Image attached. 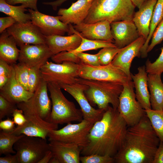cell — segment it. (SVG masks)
Listing matches in <instances>:
<instances>
[{
	"label": "cell",
	"instance_id": "6da1fadb",
	"mask_svg": "<svg viewBox=\"0 0 163 163\" xmlns=\"http://www.w3.org/2000/svg\"><path fill=\"white\" fill-rule=\"evenodd\" d=\"M128 127L118 109L109 106L101 119L90 130L88 144L82 149L81 154L113 157L123 144Z\"/></svg>",
	"mask_w": 163,
	"mask_h": 163
},
{
	"label": "cell",
	"instance_id": "7a4b0ae2",
	"mask_svg": "<svg viewBox=\"0 0 163 163\" xmlns=\"http://www.w3.org/2000/svg\"><path fill=\"white\" fill-rule=\"evenodd\" d=\"M160 141L145 115L128 127L123 144L114 156L117 163H152Z\"/></svg>",
	"mask_w": 163,
	"mask_h": 163
},
{
	"label": "cell",
	"instance_id": "3957f363",
	"mask_svg": "<svg viewBox=\"0 0 163 163\" xmlns=\"http://www.w3.org/2000/svg\"><path fill=\"white\" fill-rule=\"evenodd\" d=\"M135 7L130 0H93L83 22L91 24L106 20L111 23L132 20Z\"/></svg>",
	"mask_w": 163,
	"mask_h": 163
},
{
	"label": "cell",
	"instance_id": "277c9868",
	"mask_svg": "<svg viewBox=\"0 0 163 163\" xmlns=\"http://www.w3.org/2000/svg\"><path fill=\"white\" fill-rule=\"evenodd\" d=\"M78 83L85 85V94L91 106L97 105L101 110H106L111 104L118 109L119 97L123 88V85L117 83L89 80L79 77Z\"/></svg>",
	"mask_w": 163,
	"mask_h": 163
},
{
	"label": "cell",
	"instance_id": "5b68a950",
	"mask_svg": "<svg viewBox=\"0 0 163 163\" xmlns=\"http://www.w3.org/2000/svg\"><path fill=\"white\" fill-rule=\"evenodd\" d=\"M47 87L52 103L49 122L58 125L83 120L81 110L77 108L73 102L66 97L59 85L47 83Z\"/></svg>",
	"mask_w": 163,
	"mask_h": 163
},
{
	"label": "cell",
	"instance_id": "8992f818",
	"mask_svg": "<svg viewBox=\"0 0 163 163\" xmlns=\"http://www.w3.org/2000/svg\"><path fill=\"white\" fill-rule=\"evenodd\" d=\"M95 123L83 119L77 124L69 123L62 129L50 131L48 140L72 143L82 149L88 144V135Z\"/></svg>",
	"mask_w": 163,
	"mask_h": 163
},
{
	"label": "cell",
	"instance_id": "52a82bcc",
	"mask_svg": "<svg viewBox=\"0 0 163 163\" xmlns=\"http://www.w3.org/2000/svg\"><path fill=\"white\" fill-rule=\"evenodd\" d=\"M79 64L64 61L60 63L48 61L41 67L42 79L47 83L71 84L79 77Z\"/></svg>",
	"mask_w": 163,
	"mask_h": 163
},
{
	"label": "cell",
	"instance_id": "ba28073f",
	"mask_svg": "<svg viewBox=\"0 0 163 163\" xmlns=\"http://www.w3.org/2000/svg\"><path fill=\"white\" fill-rule=\"evenodd\" d=\"M123 86V90L119 97L117 109L129 127L138 123L146 113L145 109L136 99L132 80Z\"/></svg>",
	"mask_w": 163,
	"mask_h": 163
},
{
	"label": "cell",
	"instance_id": "9c48e42d",
	"mask_svg": "<svg viewBox=\"0 0 163 163\" xmlns=\"http://www.w3.org/2000/svg\"><path fill=\"white\" fill-rule=\"evenodd\" d=\"M79 65L78 76L82 78L114 82L123 85L132 80L123 71L111 63L97 66L82 62Z\"/></svg>",
	"mask_w": 163,
	"mask_h": 163
},
{
	"label": "cell",
	"instance_id": "30bf717a",
	"mask_svg": "<svg viewBox=\"0 0 163 163\" xmlns=\"http://www.w3.org/2000/svg\"><path fill=\"white\" fill-rule=\"evenodd\" d=\"M19 163H38L49 150L46 139L25 135L14 144Z\"/></svg>",
	"mask_w": 163,
	"mask_h": 163
},
{
	"label": "cell",
	"instance_id": "8fae6325",
	"mask_svg": "<svg viewBox=\"0 0 163 163\" xmlns=\"http://www.w3.org/2000/svg\"><path fill=\"white\" fill-rule=\"evenodd\" d=\"M47 83L42 79L33 96L26 101L17 104L24 114H36L49 122L52 109L48 94Z\"/></svg>",
	"mask_w": 163,
	"mask_h": 163
},
{
	"label": "cell",
	"instance_id": "7c38bea8",
	"mask_svg": "<svg viewBox=\"0 0 163 163\" xmlns=\"http://www.w3.org/2000/svg\"><path fill=\"white\" fill-rule=\"evenodd\" d=\"M6 30L14 37L19 47L24 44L46 43V37L31 21L24 23L16 22Z\"/></svg>",
	"mask_w": 163,
	"mask_h": 163
},
{
	"label": "cell",
	"instance_id": "4fadbf2b",
	"mask_svg": "<svg viewBox=\"0 0 163 163\" xmlns=\"http://www.w3.org/2000/svg\"><path fill=\"white\" fill-rule=\"evenodd\" d=\"M70 94L79 104L82 110L83 119L95 123L102 118L105 110L96 109L91 105L84 93L86 88L85 85L78 82L71 84L59 85Z\"/></svg>",
	"mask_w": 163,
	"mask_h": 163
},
{
	"label": "cell",
	"instance_id": "5bb4252c",
	"mask_svg": "<svg viewBox=\"0 0 163 163\" xmlns=\"http://www.w3.org/2000/svg\"><path fill=\"white\" fill-rule=\"evenodd\" d=\"M30 15L31 21L37 26L46 37L53 35L63 36L66 33L69 35L70 24L64 23L59 19V16H54L28 9Z\"/></svg>",
	"mask_w": 163,
	"mask_h": 163
},
{
	"label": "cell",
	"instance_id": "9a60e30c",
	"mask_svg": "<svg viewBox=\"0 0 163 163\" xmlns=\"http://www.w3.org/2000/svg\"><path fill=\"white\" fill-rule=\"evenodd\" d=\"M27 121L21 126H17L10 133L39 137L46 139L49 132L57 129L58 124L46 121L36 114H24Z\"/></svg>",
	"mask_w": 163,
	"mask_h": 163
},
{
	"label": "cell",
	"instance_id": "2e32d148",
	"mask_svg": "<svg viewBox=\"0 0 163 163\" xmlns=\"http://www.w3.org/2000/svg\"><path fill=\"white\" fill-rule=\"evenodd\" d=\"M20 47L18 61L29 68L45 64L53 55L46 43L24 44Z\"/></svg>",
	"mask_w": 163,
	"mask_h": 163
},
{
	"label": "cell",
	"instance_id": "e0dca14e",
	"mask_svg": "<svg viewBox=\"0 0 163 163\" xmlns=\"http://www.w3.org/2000/svg\"><path fill=\"white\" fill-rule=\"evenodd\" d=\"M110 25L114 43L118 48L129 45L140 37L132 20L113 22Z\"/></svg>",
	"mask_w": 163,
	"mask_h": 163
},
{
	"label": "cell",
	"instance_id": "ac0fdd59",
	"mask_svg": "<svg viewBox=\"0 0 163 163\" xmlns=\"http://www.w3.org/2000/svg\"><path fill=\"white\" fill-rule=\"evenodd\" d=\"M146 40L141 36L131 44L122 48L111 63L123 71L132 79L130 72L132 62L135 57L141 56L140 50Z\"/></svg>",
	"mask_w": 163,
	"mask_h": 163
},
{
	"label": "cell",
	"instance_id": "d6986e66",
	"mask_svg": "<svg viewBox=\"0 0 163 163\" xmlns=\"http://www.w3.org/2000/svg\"><path fill=\"white\" fill-rule=\"evenodd\" d=\"M110 24L108 21L104 20L91 24L82 22L73 27L76 30L85 38L92 40L107 41L114 43Z\"/></svg>",
	"mask_w": 163,
	"mask_h": 163
},
{
	"label": "cell",
	"instance_id": "ffe728a7",
	"mask_svg": "<svg viewBox=\"0 0 163 163\" xmlns=\"http://www.w3.org/2000/svg\"><path fill=\"white\" fill-rule=\"evenodd\" d=\"M69 36L53 35L46 37V43L53 55L62 51H71L80 45L82 39L79 33L71 24Z\"/></svg>",
	"mask_w": 163,
	"mask_h": 163
},
{
	"label": "cell",
	"instance_id": "44dd1931",
	"mask_svg": "<svg viewBox=\"0 0 163 163\" xmlns=\"http://www.w3.org/2000/svg\"><path fill=\"white\" fill-rule=\"evenodd\" d=\"M93 0H78L68 8H61L57 14L59 20L66 24L77 25L83 22L87 16Z\"/></svg>",
	"mask_w": 163,
	"mask_h": 163
},
{
	"label": "cell",
	"instance_id": "7402d4cb",
	"mask_svg": "<svg viewBox=\"0 0 163 163\" xmlns=\"http://www.w3.org/2000/svg\"><path fill=\"white\" fill-rule=\"evenodd\" d=\"M49 149L60 163H79L82 149L77 145L58 141H50Z\"/></svg>",
	"mask_w": 163,
	"mask_h": 163
},
{
	"label": "cell",
	"instance_id": "603a6c76",
	"mask_svg": "<svg viewBox=\"0 0 163 163\" xmlns=\"http://www.w3.org/2000/svg\"><path fill=\"white\" fill-rule=\"evenodd\" d=\"M34 93L25 89L17 81L13 67L11 77L0 89V94L11 103L16 105L27 101L33 96Z\"/></svg>",
	"mask_w": 163,
	"mask_h": 163
},
{
	"label": "cell",
	"instance_id": "cb8c5ba5",
	"mask_svg": "<svg viewBox=\"0 0 163 163\" xmlns=\"http://www.w3.org/2000/svg\"><path fill=\"white\" fill-rule=\"evenodd\" d=\"M157 0H147L135 12L132 20L136 25L140 36L146 40L150 32V22L155 5Z\"/></svg>",
	"mask_w": 163,
	"mask_h": 163
},
{
	"label": "cell",
	"instance_id": "d4e9b609",
	"mask_svg": "<svg viewBox=\"0 0 163 163\" xmlns=\"http://www.w3.org/2000/svg\"><path fill=\"white\" fill-rule=\"evenodd\" d=\"M137 73L131 75L135 88L136 99L145 110L152 109L148 90V73L145 66L139 67Z\"/></svg>",
	"mask_w": 163,
	"mask_h": 163
},
{
	"label": "cell",
	"instance_id": "484cf974",
	"mask_svg": "<svg viewBox=\"0 0 163 163\" xmlns=\"http://www.w3.org/2000/svg\"><path fill=\"white\" fill-rule=\"evenodd\" d=\"M17 46L14 37L4 31L0 36V59L11 65L16 63L20 52Z\"/></svg>",
	"mask_w": 163,
	"mask_h": 163
},
{
	"label": "cell",
	"instance_id": "4316f807",
	"mask_svg": "<svg viewBox=\"0 0 163 163\" xmlns=\"http://www.w3.org/2000/svg\"><path fill=\"white\" fill-rule=\"evenodd\" d=\"M161 76L160 74H148V85L152 109L163 111V82Z\"/></svg>",
	"mask_w": 163,
	"mask_h": 163
},
{
	"label": "cell",
	"instance_id": "83f0119b",
	"mask_svg": "<svg viewBox=\"0 0 163 163\" xmlns=\"http://www.w3.org/2000/svg\"><path fill=\"white\" fill-rule=\"evenodd\" d=\"M25 5L21 4L15 6L7 3L5 0H0V11L14 18L17 22L24 23L31 21L30 13L26 14L27 10Z\"/></svg>",
	"mask_w": 163,
	"mask_h": 163
},
{
	"label": "cell",
	"instance_id": "f1b7e54d",
	"mask_svg": "<svg viewBox=\"0 0 163 163\" xmlns=\"http://www.w3.org/2000/svg\"><path fill=\"white\" fill-rule=\"evenodd\" d=\"M163 0H157L154 9L150 26V32L145 42L140 50L141 56L146 58L149 43L156 28L163 19Z\"/></svg>",
	"mask_w": 163,
	"mask_h": 163
},
{
	"label": "cell",
	"instance_id": "f546056e",
	"mask_svg": "<svg viewBox=\"0 0 163 163\" xmlns=\"http://www.w3.org/2000/svg\"><path fill=\"white\" fill-rule=\"evenodd\" d=\"M24 136V134L16 135L5 132H0V155L9 154H15L14 149L15 143Z\"/></svg>",
	"mask_w": 163,
	"mask_h": 163
},
{
	"label": "cell",
	"instance_id": "4dcf8cb0",
	"mask_svg": "<svg viewBox=\"0 0 163 163\" xmlns=\"http://www.w3.org/2000/svg\"><path fill=\"white\" fill-rule=\"evenodd\" d=\"M80 35L82 39L81 43L76 49L71 51L73 53L106 47H117L113 42L103 40L88 39L83 37L80 34Z\"/></svg>",
	"mask_w": 163,
	"mask_h": 163
},
{
	"label": "cell",
	"instance_id": "1f68e13d",
	"mask_svg": "<svg viewBox=\"0 0 163 163\" xmlns=\"http://www.w3.org/2000/svg\"><path fill=\"white\" fill-rule=\"evenodd\" d=\"M145 110L146 115L160 142L163 143V111L152 109Z\"/></svg>",
	"mask_w": 163,
	"mask_h": 163
},
{
	"label": "cell",
	"instance_id": "d6a6232c",
	"mask_svg": "<svg viewBox=\"0 0 163 163\" xmlns=\"http://www.w3.org/2000/svg\"><path fill=\"white\" fill-rule=\"evenodd\" d=\"M43 64L30 68L27 84L28 91L34 93L39 85L42 79L40 68Z\"/></svg>",
	"mask_w": 163,
	"mask_h": 163
},
{
	"label": "cell",
	"instance_id": "836d02e7",
	"mask_svg": "<svg viewBox=\"0 0 163 163\" xmlns=\"http://www.w3.org/2000/svg\"><path fill=\"white\" fill-rule=\"evenodd\" d=\"M12 66L17 80L25 89L28 90L27 84L30 68L19 62L14 64Z\"/></svg>",
	"mask_w": 163,
	"mask_h": 163
},
{
	"label": "cell",
	"instance_id": "e575fe53",
	"mask_svg": "<svg viewBox=\"0 0 163 163\" xmlns=\"http://www.w3.org/2000/svg\"><path fill=\"white\" fill-rule=\"evenodd\" d=\"M121 49L117 47H106L103 48L98 53L100 65H106L110 63Z\"/></svg>",
	"mask_w": 163,
	"mask_h": 163
},
{
	"label": "cell",
	"instance_id": "d590c367",
	"mask_svg": "<svg viewBox=\"0 0 163 163\" xmlns=\"http://www.w3.org/2000/svg\"><path fill=\"white\" fill-rule=\"evenodd\" d=\"M161 49V54L155 62H152L149 59L146 61L145 66L148 74L161 75L163 72V47Z\"/></svg>",
	"mask_w": 163,
	"mask_h": 163
},
{
	"label": "cell",
	"instance_id": "8d00e7d4",
	"mask_svg": "<svg viewBox=\"0 0 163 163\" xmlns=\"http://www.w3.org/2000/svg\"><path fill=\"white\" fill-rule=\"evenodd\" d=\"M82 163H112L114 162L113 157L109 155H101L97 154L80 157Z\"/></svg>",
	"mask_w": 163,
	"mask_h": 163
},
{
	"label": "cell",
	"instance_id": "74e56055",
	"mask_svg": "<svg viewBox=\"0 0 163 163\" xmlns=\"http://www.w3.org/2000/svg\"><path fill=\"white\" fill-rule=\"evenodd\" d=\"M51 58L53 62L57 63L64 61L71 62L77 64L81 62L76 54L71 51H62L53 55Z\"/></svg>",
	"mask_w": 163,
	"mask_h": 163
},
{
	"label": "cell",
	"instance_id": "f35d334b",
	"mask_svg": "<svg viewBox=\"0 0 163 163\" xmlns=\"http://www.w3.org/2000/svg\"><path fill=\"white\" fill-rule=\"evenodd\" d=\"M13 68L12 65L0 59V89L4 86L11 77Z\"/></svg>",
	"mask_w": 163,
	"mask_h": 163
},
{
	"label": "cell",
	"instance_id": "ab89813d",
	"mask_svg": "<svg viewBox=\"0 0 163 163\" xmlns=\"http://www.w3.org/2000/svg\"><path fill=\"white\" fill-rule=\"evenodd\" d=\"M17 108L16 105L11 103L0 94V120L12 115L14 110Z\"/></svg>",
	"mask_w": 163,
	"mask_h": 163
},
{
	"label": "cell",
	"instance_id": "60d3db41",
	"mask_svg": "<svg viewBox=\"0 0 163 163\" xmlns=\"http://www.w3.org/2000/svg\"><path fill=\"white\" fill-rule=\"evenodd\" d=\"M151 39V43L147 48L148 53L151 51L156 45L160 43L163 40V19L156 28Z\"/></svg>",
	"mask_w": 163,
	"mask_h": 163
},
{
	"label": "cell",
	"instance_id": "b9f144b4",
	"mask_svg": "<svg viewBox=\"0 0 163 163\" xmlns=\"http://www.w3.org/2000/svg\"><path fill=\"white\" fill-rule=\"evenodd\" d=\"M76 54L81 61L83 62L88 65L97 66L100 65L98 53L95 54H91L83 52L74 53Z\"/></svg>",
	"mask_w": 163,
	"mask_h": 163
},
{
	"label": "cell",
	"instance_id": "7bdbcfd3",
	"mask_svg": "<svg viewBox=\"0 0 163 163\" xmlns=\"http://www.w3.org/2000/svg\"><path fill=\"white\" fill-rule=\"evenodd\" d=\"M38 0H7L6 2L11 5L21 4L25 6L26 8L37 10V3Z\"/></svg>",
	"mask_w": 163,
	"mask_h": 163
},
{
	"label": "cell",
	"instance_id": "ee69618b",
	"mask_svg": "<svg viewBox=\"0 0 163 163\" xmlns=\"http://www.w3.org/2000/svg\"><path fill=\"white\" fill-rule=\"evenodd\" d=\"M12 115L13 121L17 126L22 125L27 121L23 110L18 108L14 110Z\"/></svg>",
	"mask_w": 163,
	"mask_h": 163
},
{
	"label": "cell",
	"instance_id": "f6af8a7d",
	"mask_svg": "<svg viewBox=\"0 0 163 163\" xmlns=\"http://www.w3.org/2000/svg\"><path fill=\"white\" fill-rule=\"evenodd\" d=\"M15 123L13 120L8 117L0 122V129L2 131L7 133L12 132L15 129Z\"/></svg>",
	"mask_w": 163,
	"mask_h": 163
},
{
	"label": "cell",
	"instance_id": "bcb514c9",
	"mask_svg": "<svg viewBox=\"0 0 163 163\" xmlns=\"http://www.w3.org/2000/svg\"><path fill=\"white\" fill-rule=\"evenodd\" d=\"M16 22L14 18L10 16L1 17L0 18V33H2L4 31Z\"/></svg>",
	"mask_w": 163,
	"mask_h": 163
},
{
	"label": "cell",
	"instance_id": "7dc6e473",
	"mask_svg": "<svg viewBox=\"0 0 163 163\" xmlns=\"http://www.w3.org/2000/svg\"><path fill=\"white\" fill-rule=\"evenodd\" d=\"M152 163H163V143L160 142Z\"/></svg>",
	"mask_w": 163,
	"mask_h": 163
},
{
	"label": "cell",
	"instance_id": "c3c4849f",
	"mask_svg": "<svg viewBox=\"0 0 163 163\" xmlns=\"http://www.w3.org/2000/svg\"><path fill=\"white\" fill-rule=\"evenodd\" d=\"M0 157V163H19L18 155L16 153L14 155L9 154Z\"/></svg>",
	"mask_w": 163,
	"mask_h": 163
},
{
	"label": "cell",
	"instance_id": "681fc988",
	"mask_svg": "<svg viewBox=\"0 0 163 163\" xmlns=\"http://www.w3.org/2000/svg\"><path fill=\"white\" fill-rule=\"evenodd\" d=\"M68 0H56L50 2H45L43 3L45 5H50L52 6L54 10H56L59 6H60L64 2Z\"/></svg>",
	"mask_w": 163,
	"mask_h": 163
},
{
	"label": "cell",
	"instance_id": "f907efd6",
	"mask_svg": "<svg viewBox=\"0 0 163 163\" xmlns=\"http://www.w3.org/2000/svg\"><path fill=\"white\" fill-rule=\"evenodd\" d=\"M53 157L52 152L49 149L46 152L44 156L38 163H49L50 160Z\"/></svg>",
	"mask_w": 163,
	"mask_h": 163
},
{
	"label": "cell",
	"instance_id": "816d5d0a",
	"mask_svg": "<svg viewBox=\"0 0 163 163\" xmlns=\"http://www.w3.org/2000/svg\"><path fill=\"white\" fill-rule=\"evenodd\" d=\"M134 6L139 9L142 5L147 0H130Z\"/></svg>",
	"mask_w": 163,
	"mask_h": 163
},
{
	"label": "cell",
	"instance_id": "f5cc1de1",
	"mask_svg": "<svg viewBox=\"0 0 163 163\" xmlns=\"http://www.w3.org/2000/svg\"><path fill=\"white\" fill-rule=\"evenodd\" d=\"M49 163H60L56 157L53 156L50 160Z\"/></svg>",
	"mask_w": 163,
	"mask_h": 163
},
{
	"label": "cell",
	"instance_id": "db71d44e",
	"mask_svg": "<svg viewBox=\"0 0 163 163\" xmlns=\"http://www.w3.org/2000/svg\"><path fill=\"white\" fill-rule=\"evenodd\" d=\"M5 1H7V0H5Z\"/></svg>",
	"mask_w": 163,
	"mask_h": 163
},
{
	"label": "cell",
	"instance_id": "11a10c76",
	"mask_svg": "<svg viewBox=\"0 0 163 163\" xmlns=\"http://www.w3.org/2000/svg\"></svg>",
	"mask_w": 163,
	"mask_h": 163
},
{
	"label": "cell",
	"instance_id": "9f6ffc18",
	"mask_svg": "<svg viewBox=\"0 0 163 163\" xmlns=\"http://www.w3.org/2000/svg\"></svg>",
	"mask_w": 163,
	"mask_h": 163
}]
</instances>
